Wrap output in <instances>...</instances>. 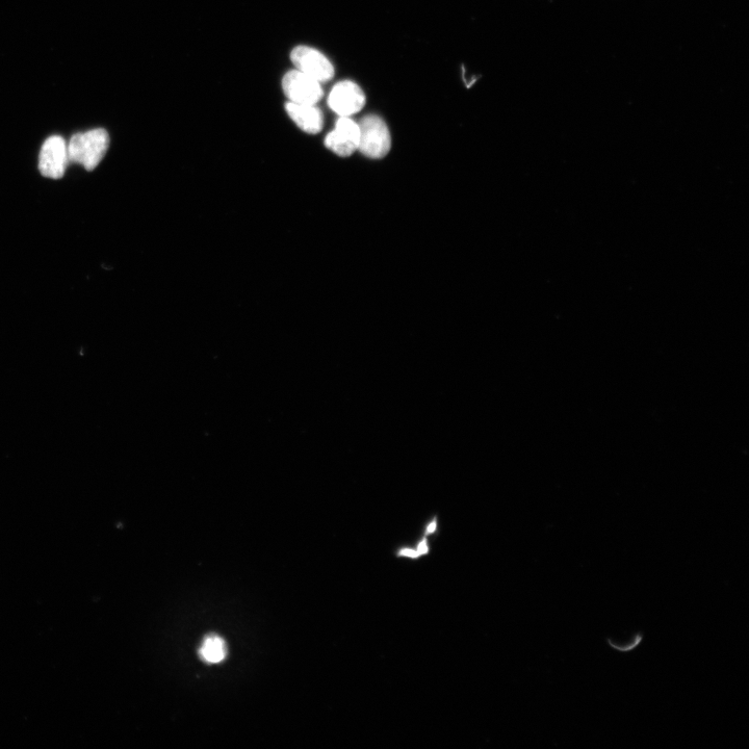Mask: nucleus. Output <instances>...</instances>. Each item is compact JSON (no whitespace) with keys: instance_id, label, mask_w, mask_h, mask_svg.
Here are the masks:
<instances>
[{"instance_id":"nucleus-2","label":"nucleus","mask_w":749,"mask_h":749,"mask_svg":"<svg viewBox=\"0 0 749 749\" xmlns=\"http://www.w3.org/2000/svg\"><path fill=\"white\" fill-rule=\"evenodd\" d=\"M358 125V150L371 159L384 158L392 146L390 131L385 122L378 116L369 115Z\"/></svg>"},{"instance_id":"nucleus-6","label":"nucleus","mask_w":749,"mask_h":749,"mask_svg":"<svg viewBox=\"0 0 749 749\" xmlns=\"http://www.w3.org/2000/svg\"><path fill=\"white\" fill-rule=\"evenodd\" d=\"M328 105L340 117H350L363 110L366 96L358 85L346 81L333 87L328 97Z\"/></svg>"},{"instance_id":"nucleus-5","label":"nucleus","mask_w":749,"mask_h":749,"mask_svg":"<svg viewBox=\"0 0 749 749\" xmlns=\"http://www.w3.org/2000/svg\"><path fill=\"white\" fill-rule=\"evenodd\" d=\"M69 164L68 146L60 136L48 138L40 151L39 170L44 177L61 179Z\"/></svg>"},{"instance_id":"nucleus-11","label":"nucleus","mask_w":749,"mask_h":749,"mask_svg":"<svg viewBox=\"0 0 749 749\" xmlns=\"http://www.w3.org/2000/svg\"><path fill=\"white\" fill-rule=\"evenodd\" d=\"M427 551H428V550H427L426 540H423V541H422V544H421V545H420V547H419V551H418V553H419V554L421 555V554H425V553H427Z\"/></svg>"},{"instance_id":"nucleus-3","label":"nucleus","mask_w":749,"mask_h":749,"mask_svg":"<svg viewBox=\"0 0 749 749\" xmlns=\"http://www.w3.org/2000/svg\"><path fill=\"white\" fill-rule=\"evenodd\" d=\"M282 88L290 102L301 105H317L323 97L321 83L299 70L290 71L283 77Z\"/></svg>"},{"instance_id":"nucleus-9","label":"nucleus","mask_w":749,"mask_h":749,"mask_svg":"<svg viewBox=\"0 0 749 749\" xmlns=\"http://www.w3.org/2000/svg\"><path fill=\"white\" fill-rule=\"evenodd\" d=\"M199 654L205 662L220 663L226 658L227 654L225 641L217 635H210L204 639Z\"/></svg>"},{"instance_id":"nucleus-4","label":"nucleus","mask_w":749,"mask_h":749,"mask_svg":"<svg viewBox=\"0 0 749 749\" xmlns=\"http://www.w3.org/2000/svg\"><path fill=\"white\" fill-rule=\"evenodd\" d=\"M291 59L297 70L313 77L319 83L332 80L334 68L319 50L309 46H298L292 51Z\"/></svg>"},{"instance_id":"nucleus-12","label":"nucleus","mask_w":749,"mask_h":749,"mask_svg":"<svg viewBox=\"0 0 749 749\" xmlns=\"http://www.w3.org/2000/svg\"><path fill=\"white\" fill-rule=\"evenodd\" d=\"M435 526H436V524H435V522H433V523H432V524H431V525L429 526V528H428V530H427V533H428V534H430V533H433V531L435 530Z\"/></svg>"},{"instance_id":"nucleus-8","label":"nucleus","mask_w":749,"mask_h":749,"mask_svg":"<svg viewBox=\"0 0 749 749\" xmlns=\"http://www.w3.org/2000/svg\"><path fill=\"white\" fill-rule=\"evenodd\" d=\"M286 110L293 122L304 133L315 135L322 131L323 114L316 105H301V103L289 102Z\"/></svg>"},{"instance_id":"nucleus-10","label":"nucleus","mask_w":749,"mask_h":749,"mask_svg":"<svg viewBox=\"0 0 749 749\" xmlns=\"http://www.w3.org/2000/svg\"><path fill=\"white\" fill-rule=\"evenodd\" d=\"M400 555L409 556V557H412V558H417V557L420 556V554L418 552L411 551V550H403V551L400 552Z\"/></svg>"},{"instance_id":"nucleus-1","label":"nucleus","mask_w":749,"mask_h":749,"mask_svg":"<svg viewBox=\"0 0 749 749\" xmlns=\"http://www.w3.org/2000/svg\"><path fill=\"white\" fill-rule=\"evenodd\" d=\"M67 146L69 162L82 165L87 171H93L106 157L110 136L106 129L96 128L74 135Z\"/></svg>"},{"instance_id":"nucleus-7","label":"nucleus","mask_w":749,"mask_h":749,"mask_svg":"<svg viewBox=\"0 0 749 749\" xmlns=\"http://www.w3.org/2000/svg\"><path fill=\"white\" fill-rule=\"evenodd\" d=\"M359 125L350 117H340L333 132L325 139V145L340 157H349L358 150Z\"/></svg>"}]
</instances>
